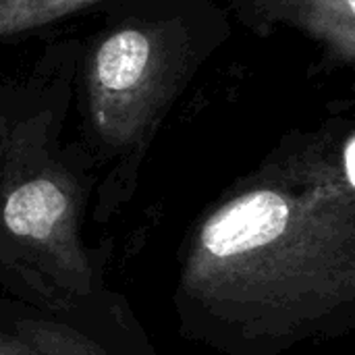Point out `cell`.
Listing matches in <instances>:
<instances>
[{
    "instance_id": "obj_6",
    "label": "cell",
    "mask_w": 355,
    "mask_h": 355,
    "mask_svg": "<svg viewBox=\"0 0 355 355\" xmlns=\"http://www.w3.org/2000/svg\"><path fill=\"white\" fill-rule=\"evenodd\" d=\"M116 0H0V44L40 35L67 19L102 10Z\"/></svg>"
},
{
    "instance_id": "obj_4",
    "label": "cell",
    "mask_w": 355,
    "mask_h": 355,
    "mask_svg": "<svg viewBox=\"0 0 355 355\" xmlns=\"http://www.w3.org/2000/svg\"><path fill=\"white\" fill-rule=\"evenodd\" d=\"M233 17L258 37L289 27L322 52L324 69L355 64V0H227Z\"/></svg>"
},
{
    "instance_id": "obj_1",
    "label": "cell",
    "mask_w": 355,
    "mask_h": 355,
    "mask_svg": "<svg viewBox=\"0 0 355 355\" xmlns=\"http://www.w3.org/2000/svg\"><path fill=\"white\" fill-rule=\"evenodd\" d=\"M179 335L218 355H287L355 331V121L287 131L189 223Z\"/></svg>"
},
{
    "instance_id": "obj_5",
    "label": "cell",
    "mask_w": 355,
    "mask_h": 355,
    "mask_svg": "<svg viewBox=\"0 0 355 355\" xmlns=\"http://www.w3.org/2000/svg\"><path fill=\"white\" fill-rule=\"evenodd\" d=\"M0 324L40 355H116L69 322L17 300L0 297Z\"/></svg>"
},
{
    "instance_id": "obj_7",
    "label": "cell",
    "mask_w": 355,
    "mask_h": 355,
    "mask_svg": "<svg viewBox=\"0 0 355 355\" xmlns=\"http://www.w3.org/2000/svg\"><path fill=\"white\" fill-rule=\"evenodd\" d=\"M0 355H40L33 352L25 341H21L15 333L0 324Z\"/></svg>"
},
{
    "instance_id": "obj_2",
    "label": "cell",
    "mask_w": 355,
    "mask_h": 355,
    "mask_svg": "<svg viewBox=\"0 0 355 355\" xmlns=\"http://www.w3.org/2000/svg\"><path fill=\"white\" fill-rule=\"evenodd\" d=\"M79 44L54 40L0 79V291L116 355H158L127 297L108 287L112 241L83 235L98 168L79 137H64Z\"/></svg>"
},
{
    "instance_id": "obj_3",
    "label": "cell",
    "mask_w": 355,
    "mask_h": 355,
    "mask_svg": "<svg viewBox=\"0 0 355 355\" xmlns=\"http://www.w3.org/2000/svg\"><path fill=\"white\" fill-rule=\"evenodd\" d=\"M79 44V139L98 168L89 218L106 227L135 198L146 156L200 69L229 40L214 0H116Z\"/></svg>"
}]
</instances>
